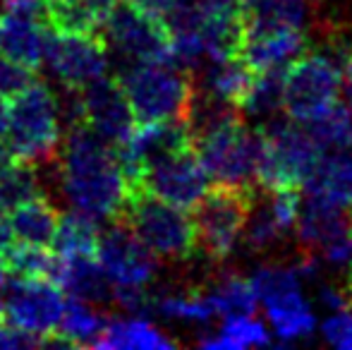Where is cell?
Masks as SVG:
<instances>
[{"label": "cell", "mask_w": 352, "mask_h": 350, "mask_svg": "<svg viewBox=\"0 0 352 350\" xmlns=\"http://www.w3.org/2000/svg\"><path fill=\"white\" fill-rule=\"evenodd\" d=\"M259 192L254 187L213 185L195 206L192 221L197 245L199 254H204L211 264H223L235 252Z\"/></svg>", "instance_id": "6"}, {"label": "cell", "mask_w": 352, "mask_h": 350, "mask_svg": "<svg viewBox=\"0 0 352 350\" xmlns=\"http://www.w3.org/2000/svg\"><path fill=\"white\" fill-rule=\"evenodd\" d=\"M237 3H240V0H237Z\"/></svg>", "instance_id": "43"}, {"label": "cell", "mask_w": 352, "mask_h": 350, "mask_svg": "<svg viewBox=\"0 0 352 350\" xmlns=\"http://www.w3.org/2000/svg\"><path fill=\"white\" fill-rule=\"evenodd\" d=\"M12 243H14V238H12V230H10V223H8V214L0 211V254H3Z\"/></svg>", "instance_id": "37"}, {"label": "cell", "mask_w": 352, "mask_h": 350, "mask_svg": "<svg viewBox=\"0 0 352 350\" xmlns=\"http://www.w3.org/2000/svg\"><path fill=\"white\" fill-rule=\"evenodd\" d=\"M101 34L125 63H173L170 27L146 0H116Z\"/></svg>", "instance_id": "7"}, {"label": "cell", "mask_w": 352, "mask_h": 350, "mask_svg": "<svg viewBox=\"0 0 352 350\" xmlns=\"http://www.w3.org/2000/svg\"><path fill=\"white\" fill-rule=\"evenodd\" d=\"M118 221H122L158 259L190 262L195 254H199L192 216L142 187L127 190V199L118 214Z\"/></svg>", "instance_id": "3"}, {"label": "cell", "mask_w": 352, "mask_h": 350, "mask_svg": "<svg viewBox=\"0 0 352 350\" xmlns=\"http://www.w3.org/2000/svg\"><path fill=\"white\" fill-rule=\"evenodd\" d=\"M108 324V317L98 309H94V303L87 300H65L60 324L56 333L48 336V346H63V348H94L101 338L103 329Z\"/></svg>", "instance_id": "22"}, {"label": "cell", "mask_w": 352, "mask_h": 350, "mask_svg": "<svg viewBox=\"0 0 352 350\" xmlns=\"http://www.w3.org/2000/svg\"><path fill=\"white\" fill-rule=\"evenodd\" d=\"M254 80H256V72L240 56H235L204 65L201 80L197 82V87L206 89V91L216 94V96L226 98V101L235 103L240 108V103L250 94Z\"/></svg>", "instance_id": "25"}, {"label": "cell", "mask_w": 352, "mask_h": 350, "mask_svg": "<svg viewBox=\"0 0 352 350\" xmlns=\"http://www.w3.org/2000/svg\"><path fill=\"white\" fill-rule=\"evenodd\" d=\"M305 127L309 130L311 140L316 142L321 154L350 149L352 146V111L345 103L343 106L336 103L324 116L314 118L311 122H305Z\"/></svg>", "instance_id": "32"}, {"label": "cell", "mask_w": 352, "mask_h": 350, "mask_svg": "<svg viewBox=\"0 0 352 350\" xmlns=\"http://www.w3.org/2000/svg\"><path fill=\"white\" fill-rule=\"evenodd\" d=\"M5 127H8V103L0 96V142L5 140Z\"/></svg>", "instance_id": "39"}, {"label": "cell", "mask_w": 352, "mask_h": 350, "mask_svg": "<svg viewBox=\"0 0 352 350\" xmlns=\"http://www.w3.org/2000/svg\"><path fill=\"white\" fill-rule=\"evenodd\" d=\"M56 281L70 298L87 303H113L116 285L96 257H60Z\"/></svg>", "instance_id": "19"}, {"label": "cell", "mask_w": 352, "mask_h": 350, "mask_svg": "<svg viewBox=\"0 0 352 350\" xmlns=\"http://www.w3.org/2000/svg\"><path fill=\"white\" fill-rule=\"evenodd\" d=\"M343 82V61L326 48L305 51L285 70L283 113L295 122H311L336 106Z\"/></svg>", "instance_id": "8"}, {"label": "cell", "mask_w": 352, "mask_h": 350, "mask_svg": "<svg viewBox=\"0 0 352 350\" xmlns=\"http://www.w3.org/2000/svg\"><path fill=\"white\" fill-rule=\"evenodd\" d=\"M46 43L48 27H41L36 17L12 12L0 17V56L36 72L46 63Z\"/></svg>", "instance_id": "18"}, {"label": "cell", "mask_w": 352, "mask_h": 350, "mask_svg": "<svg viewBox=\"0 0 352 350\" xmlns=\"http://www.w3.org/2000/svg\"><path fill=\"white\" fill-rule=\"evenodd\" d=\"M46 346V338L36 336L32 331H24L17 324L0 319V348L3 350H19V348H36Z\"/></svg>", "instance_id": "35"}, {"label": "cell", "mask_w": 352, "mask_h": 350, "mask_svg": "<svg viewBox=\"0 0 352 350\" xmlns=\"http://www.w3.org/2000/svg\"><path fill=\"white\" fill-rule=\"evenodd\" d=\"M96 259L106 269L113 285H137L146 288L156 276V254L127 228L122 221L116 219L111 228H106L98 240Z\"/></svg>", "instance_id": "15"}, {"label": "cell", "mask_w": 352, "mask_h": 350, "mask_svg": "<svg viewBox=\"0 0 352 350\" xmlns=\"http://www.w3.org/2000/svg\"><path fill=\"white\" fill-rule=\"evenodd\" d=\"M60 106L41 80L10 96L5 144L14 159L32 166H51L60 151Z\"/></svg>", "instance_id": "2"}, {"label": "cell", "mask_w": 352, "mask_h": 350, "mask_svg": "<svg viewBox=\"0 0 352 350\" xmlns=\"http://www.w3.org/2000/svg\"><path fill=\"white\" fill-rule=\"evenodd\" d=\"M348 209H350V216H352V204H350V206H348Z\"/></svg>", "instance_id": "42"}, {"label": "cell", "mask_w": 352, "mask_h": 350, "mask_svg": "<svg viewBox=\"0 0 352 350\" xmlns=\"http://www.w3.org/2000/svg\"><path fill=\"white\" fill-rule=\"evenodd\" d=\"M305 51H309L307 29L290 27V24L252 22L247 17L245 41H242L240 58L254 72L285 70Z\"/></svg>", "instance_id": "16"}, {"label": "cell", "mask_w": 352, "mask_h": 350, "mask_svg": "<svg viewBox=\"0 0 352 350\" xmlns=\"http://www.w3.org/2000/svg\"><path fill=\"white\" fill-rule=\"evenodd\" d=\"M259 132L261 159L256 173L259 190L274 192L305 187L321 159V149L311 140L309 130L283 113L259 125Z\"/></svg>", "instance_id": "4"}, {"label": "cell", "mask_w": 352, "mask_h": 350, "mask_svg": "<svg viewBox=\"0 0 352 350\" xmlns=\"http://www.w3.org/2000/svg\"><path fill=\"white\" fill-rule=\"evenodd\" d=\"M209 180L211 177L206 173L199 154H197V146L187 144L182 149L168 151L161 159L151 161L140 173V177L127 185V190L142 187L158 199L187 211L195 209L201 201V197L209 192Z\"/></svg>", "instance_id": "11"}, {"label": "cell", "mask_w": 352, "mask_h": 350, "mask_svg": "<svg viewBox=\"0 0 352 350\" xmlns=\"http://www.w3.org/2000/svg\"><path fill=\"white\" fill-rule=\"evenodd\" d=\"M242 118L245 116L232 118L197 137L195 146L206 173L216 185L259 190L256 173L261 159V132L259 127L250 130Z\"/></svg>", "instance_id": "9"}, {"label": "cell", "mask_w": 352, "mask_h": 350, "mask_svg": "<svg viewBox=\"0 0 352 350\" xmlns=\"http://www.w3.org/2000/svg\"><path fill=\"white\" fill-rule=\"evenodd\" d=\"M41 177L36 166L12 159L0 166V211L14 209L22 201L41 195Z\"/></svg>", "instance_id": "31"}, {"label": "cell", "mask_w": 352, "mask_h": 350, "mask_svg": "<svg viewBox=\"0 0 352 350\" xmlns=\"http://www.w3.org/2000/svg\"><path fill=\"white\" fill-rule=\"evenodd\" d=\"M84 118L101 137L120 149L137 130V118L118 77H101L82 89Z\"/></svg>", "instance_id": "17"}, {"label": "cell", "mask_w": 352, "mask_h": 350, "mask_svg": "<svg viewBox=\"0 0 352 350\" xmlns=\"http://www.w3.org/2000/svg\"><path fill=\"white\" fill-rule=\"evenodd\" d=\"M98 240H101L98 219L72 209L70 214H60L53 250L60 257H96Z\"/></svg>", "instance_id": "28"}, {"label": "cell", "mask_w": 352, "mask_h": 350, "mask_svg": "<svg viewBox=\"0 0 352 350\" xmlns=\"http://www.w3.org/2000/svg\"><path fill=\"white\" fill-rule=\"evenodd\" d=\"M271 343V333L254 314H230L221 329L213 333H204L199 346L204 350H242L261 348Z\"/></svg>", "instance_id": "27"}, {"label": "cell", "mask_w": 352, "mask_h": 350, "mask_svg": "<svg viewBox=\"0 0 352 350\" xmlns=\"http://www.w3.org/2000/svg\"><path fill=\"white\" fill-rule=\"evenodd\" d=\"M201 285H204L218 317L252 314L256 309V305H259L252 281L247 276L237 274V271H221V274L211 276Z\"/></svg>", "instance_id": "26"}, {"label": "cell", "mask_w": 352, "mask_h": 350, "mask_svg": "<svg viewBox=\"0 0 352 350\" xmlns=\"http://www.w3.org/2000/svg\"><path fill=\"white\" fill-rule=\"evenodd\" d=\"M295 233L300 252H311L333 266L348 262L352 250V216L348 206L307 192L297 214Z\"/></svg>", "instance_id": "12"}, {"label": "cell", "mask_w": 352, "mask_h": 350, "mask_svg": "<svg viewBox=\"0 0 352 350\" xmlns=\"http://www.w3.org/2000/svg\"><path fill=\"white\" fill-rule=\"evenodd\" d=\"M3 8L12 14H24V17H43L46 14L48 0H0Z\"/></svg>", "instance_id": "36"}, {"label": "cell", "mask_w": 352, "mask_h": 350, "mask_svg": "<svg viewBox=\"0 0 352 350\" xmlns=\"http://www.w3.org/2000/svg\"><path fill=\"white\" fill-rule=\"evenodd\" d=\"M250 281L280 343L300 341L314 333L316 317L309 300L302 295V278L295 264H261Z\"/></svg>", "instance_id": "10"}, {"label": "cell", "mask_w": 352, "mask_h": 350, "mask_svg": "<svg viewBox=\"0 0 352 350\" xmlns=\"http://www.w3.org/2000/svg\"><path fill=\"white\" fill-rule=\"evenodd\" d=\"M53 173L67 204L94 219H118L127 199V180L120 149L91 125L67 127Z\"/></svg>", "instance_id": "1"}, {"label": "cell", "mask_w": 352, "mask_h": 350, "mask_svg": "<svg viewBox=\"0 0 352 350\" xmlns=\"http://www.w3.org/2000/svg\"><path fill=\"white\" fill-rule=\"evenodd\" d=\"M345 266H348V271H345V283H343V288H345V293H348L350 307H352V250H350V257H348V262H345Z\"/></svg>", "instance_id": "38"}, {"label": "cell", "mask_w": 352, "mask_h": 350, "mask_svg": "<svg viewBox=\"0 0 352 350\" xmlns=\"http://www.w3.org/2000/svg\"><path fill=\"white\" fill-rule=\"evenodd\" d=\"M46 63L63 87L84 89L106 77V39L103 34H63L48 29Z\"/></svg>", "instance_id": "13"}, {"label": "cell", "mask_w": 352, "mask_h": 350, "mask_svg": "<svg viewBox=\"0 0 352 350\" xmlns=\"http://www.w3.org/2000/svg\"><path fill=\"white\" fill-rule=\"evenodd\" d=\"M116 0H48L43 22L63 34H101Z\"/></svg>", "instance_id": "21"}, {"label": "cell", "mask_w": 352, "mask_h": 350, "mask_svg": "<svg viewBox=\"0 0 352 350\" xmlns=\"http://www.w3.org/2000/svg\"><path fill=\"white\" fill-rule=\"evenodd\" d=\"M3 262L8 269V276L12 278H56L60 254H53L51 248L29 243H12L3 252ZM56 283V281H53Z\"/></svg>", "instance_id": "30"}, {"label": "cell", "mask_w": 352, "mask_h": 350, "mask_svg": "<svg viewBox=\"0 0 352 350\" xmlns=\"http://www.w3.org/2000/svg\"><path fill=\"white\" fill-rule=\"evenodd\" d=\"M321 333H324V341L329 346L352 350V309L348 307L331 312V317L324 319V324H321Z\"/></svg>", "instance_id": "33"}, {"label": "cell", "mask_w": 352, "mask_h": 350, "mask_svg": "<svg viewBox=\"0 0 352 350\" xmlns=\"http://www.w3.org/2000/svg\"><path fill=\"white\" fill-rule=\"evenodd\" d=\"M94 348L106 350H173L177 341L153 327L146 319H108Z\"/></svg>", "instance_id": "23"}, {"label": "cell", "mask_w": 352, "mask_h": 350, "mask_svg": "<svg viewBox=\"0 0 352 350\" xmlns=\"http://www.w3.org/2000/svg\"><path fill=\"white\" fill-rule=\"evenodd\" d=\"M307 192L319 195L336 204H352V146L321 154L314 173L307 180Z\"/></svg>", "instance_id": "24"}, {"label": "cell", "mask_w": 352, "mask_h": 350, "mask_svg": "<svg viewBox=\"0 0 352 350\" xmlns=\"http://www.w3.org/2000/svg\"><path fill=\"white\" fill-rule=\"evenodd\" d=\"M0 319H5V300H0Z\"/></svg>", "instance_id": "41"}, {"label": "cell", "mask_w": 352, "mask_h": 350, "mask_svg": "<svg viewBox=\"0 0 352 350\" xmlns=\"http://www.w3.org/2000/svg\"><path fill=\"white\" fill-rule=\"evenodd\" d=\"M285 70L256 72L254 85H252L250 94L245 96V101L240 103L242 116L252 118V120H259L261 125L283 116V85H285Z\"/></svg>", "instance_id": "29"}, {"label": "cell", "mask_w": 352, "mask_h": 350, "mask_svg": "<svg viewBox=\"0 0 352 350\" xmlns=\"http://www.w3.org/2000/svg\"><path fill=\"white\" fill-rule=\"evenodd\" d=\"M5 214H8L12 238L17 243L41 245V248L53 250V238H56L58 223H60V211L46 192L22 201Z\"/></svg>", "instance_id": "20"}, {"label": "cell", "mask_w": 352, "mask_h": 350, "mask_svg": "<svg viewBox=\"0 0 352 350\" xmlns=\"http://www.w3.org/2000/svg\"><path fill=\"white\" fill-rule=\"evenodd\" d=\"M65 309V295L48 278H14L5 300V319L36 336H53Z\"/></svg>", "instance_id": "14"}, {"label": "cell", "mask_w": 352, "mask_h": 350, "mask_svg": "<svg viewBox=\"0 0 352 350\" xmlns=\"http://www.w3.org/2000/svg\"><path fill=\"white\" fill-rule=\"evenodd\" d=\"M137 125L163 120H185L195 96L190 70L173 63H135L120 72Z\"/></svg>", "instance_id": "5"}, {"label": "cell", "mask_w": 352, "mask_h": 350, "mask_svg": "<svg viewBox=\"0 0 352 350\" xmlns=\"http://www.w3.org/2000/svg\"><path fill=\"white\" fill-rule=\"evenodd\" d=\"M34 82V72L27 67L17 65L10 58L0 56V96L10 98L14 94H19L24 87H29Z\"/></svg>", "instance_id": "34"}, {"label": "cell", "mask_w": 352, "mask_h": 350, "mask_svg": "<svg viewBox=\"0 0 352 350\" xmlns=\"http://www.w3.org/2000/svg\"><path fill=\"white\" fill-rule=\"evenodd\" d=\"M5 281H8V269H5L3 254H0V288H3V285H5Z\"/></svg>", "instance_id": "40"}]
</instances>
